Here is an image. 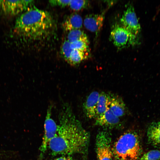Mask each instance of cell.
Instances as JSON below:
<instances>
[{"label":"cell","instance_id":"22","mask_svg":"<svg viewBox=\"0 0 160 160\" xmlns=\"http://www.w3.org/2000/svg\"><path fill=\"white\" fill-rule=\"evenodd\" d=\"M71 0H52L49 1L52 6H58L64 7L68 6Z\"/></svg>","mask_w":160,"mask_h":160},{"label":"cell","instance_id":"14","mask_svg":"<svg viewBox=\"0 0 160 160\" xmlns=\"http://www.w3.org/2000/svg\"><path fill=\"white\" fill-rule=\"evenodd\" d=\"M148 142L155 146H160V121L151 123L147 130Z\"/></svg>","mask_w":160,"mask_h":160},{"label":"cell","instance_id":"12","mask_svg":"<svg viewBox=\"0 0 160 160\" xmlns=\"http://www.w3.org/2000/svg\"><path fill=\"white\" fill-rule=\"evenodd\" d=\"M110 99L109 109L116 116L119 118L126 113L125 104L121 97L118 95L109 94Z\"/></svg>","mask_w":160,"mask_h":160},{"label":"cell","instance_id":"11","mask_svg":"<svg viewBox=\"0 0 160 160\" xmlns=\"http://www.w3.org/2000/svg\"><path fill=\"white\" fill-rule=\"evenodd\" d=\"M104 20L102 14H91L86 16L83 23L87 29L97 35L102 28Z\"/></svg>","mask_w":160,"mask_h":160},{"label":"cell","instance_id":"23","mask_svg":"<svg viewBox=\"0 0 160 160\" xmlns=\"http://www.w3.org/2000/svg\"><path fill=\"white\" fill-rule=\"evenodd\" d=\"M52 160H75L71 156H62Z\"/></svg>","mask_w":160,"mask_h":160},{"label":"cell","instance_id":"13","mask_svg":"<svg viewBox=\"0 0 160 160\" xmlns=\"http://www.w3.org/2000/svg\"><path fill=\"white\" fill-rule=\"evenodd\" d=\"M82 24V19L81 16L77 13H73L64 20L62 26L64 31L69 32L74 30L80 29Z\"/></svg>","mask_w":160,"mask_h":160},{"label":"cell","instance_id":"20","mask_svg":"<svg viewBox=\"0 0 160 160\" xmlns=\"http://www.w3.org/2000/svg\"><path fill=\"white\" fill-rule=\"evenodd\" d=\"M89 43V41H78L70 43V46L73 49L88 52Z\"/></svg>","mask_w":160,"mask_h":160},{"label":"cell","instance_id":"17","mask_svg":"<svg viewBox=\"0 0 160 160\" xmlns=\"http://www.w3.org/2000/svg\"><path fill=\"white\" fill-rule=\"evenodd\" d=\"M66 40L70 43L78 41H89L86 34L80 29L74 30L69 32Z\"/></svg>","mask_w":160,"mask_h":160},{"label":"cell","instance_id":"2","mask_svg":"<svg viewBox=\"0 0 160 160\" xmlns=\"http://www.w3.org/2000/svg\"><path fill=\"white\" fill-rule=\"evenodd\" d=\"M53 25V20L49 12L33 5L17 18L13 32L19 38L34 40L49 34Z\"/></svg>","mask_w":160,"mask_h":160},{"label":"cell","instance_id":"8","mask_svg":"<svg viewBox=\"0 0 160 160\" xmlns=\"http://www.w3.org/2000/svg\"><path fill=\"white\" fill-rule=\"evenodd\" d=\"M33 3L31 0H3L2 12L5 14L17 15L26 11Z\"/></svg>","mask_w":160,"mask_h":160},{"label":"cell","instance_id":"1","mask_svg":"<svg viewBox=\"0 0 160 160\" xmlns=\"http://www.w3.org/2000/svg\"><path fill=\"white\" fill-rule=\"evenodd\" d=\"M56 133L48 147L52 156L87 155L90 135L76 117L70 105L64 103L59 116Z\"/></svg>","mask_w":160,"mask_h":160},{"label":"cell","instance_id":"21","mask_svg":"<svg viewBox=\"0 0 160 160\" xmlns=\"http://www.w3.org/2000/svg\"><path fill=\"white\" fill-rule=\"evenodd\" d=\"M160 150H152L144 154L139 160H159Z\"/></svg>","mask_w":160,"mask_h":160},{"label":"cell","instance_id":"9","mask_svg":"<svg viewBox=\"0 0 160 160\" xmlns=\"http://www.w3.org/2000/svg\"><path fill=\"white\" fill-rule=\"evenodd\" d=\"M96 125L109 128L119 127L121 125L119 117L114 115L109 108L102 115L95 119Z\"/></svg>","mask_w":160,"mask_h":160},{"label":"cell","instance_id":"4","mask_svg":"<svg viewBox=\"0 0 160 160\" xmlns=\"http://www.w3.org/2000/svg\"><path fill=\"white\" fill-rule=\"evenodd\" d=\"M110 40L118 49L133 46L139 43L138 37L117 24L113 26L110 34Z\"/></svg>","mask_w":160,"mask_h":160},{"label":"cell","instance_id":"15","mask_svg":"<svg viewBox=\"0 0 160 160\" xmlns=\"http://www.w3.org/2000/svg\"><path fill=\"white\" fill-rule=\"evenodd\" d=\"M110 99L109 93L104 92L100 93L97 105L95 119L103 114L109 108Z\"/></svg>","mask_w":160,"mask_h":160},{"label":"cell","instance_id":"18","mask_svg":"<svg viewBox=\"0 0 160 160\" xmlns=\"http://www.w3.org/2000/svg\"><path fill=\"white\" fill-rule=\"evenodd\" d=\"M89 4V1L87 0H71L68 6L73 10L78 11L85 8Z\"/></svg>","mask_w":160,"mask_h":160},{"label":"cell","instance_id":"10","mask_svg":"<svg viewBox=\"0 0 160 160\" xmlns=\"http://www.w3.org/2000/svg\"><path fill=\"white\" fill-rule=\"evenodd\" d=\"M100 92L96 91L91 92L87 97L83 104V110L89 119H95L97 105Z\"/></svg>","mask_w":160,"mask_h":160},{"label":"cell","instance_id":"3","mask_svg":"<svg viewBox=\"0 0 160 160\" xmlns=\"http://www.w3.org/2000/svg\"><path fill=\"white\" fill-rule=\"evenodd\" d=\"M116 160H137L141 153L140 140L135 132L130 131L121 135L112 147Z\"/></svg>","mask_w":160,"mask_h":160},{"label":"cell","instance_id":"16","mask_svg":"<svg viewBox=\"0 0 160 160\" xmlns=\"http://www.w3.org/2000/svg\"><path fill=\"white\" fill-rule=\"evenodd\" d=\"M88 56V52L73 49L69 59L67 62L71 65H76L87 59Z\"/></svg>","mask_w":160,"mask_h":160},{"label":"cell","instance_id":"5","mask_svg":"<svg viewBox=\"0 0 160 160\" xmlns=\"http://www.w3.org/2000/svg\"><path fill=\"white\" fill-rule=\"evenodd\" d=\"M95 142L97 160H113L111 137L109 133L105 131L99 132Z\"/></svg>","mask_w":160,"mask_h":160},{"label":"cell","instance_id":"6","mask_svg":"<svg viewBox=\"0 0 160 160\" xmlns=\"http://www.w3.org/2000/svg\"><path fill=\"white\" fill-rule=\"evenodd\" d=\"M52 106L48 108L44 123V133L42 141L40 147V152L39 160H42L43 155L47 150L50 141L55 136L57 129V125L51 117Z\"/></svg>","mask_w":160,"mask_h":160},{"label":"cell","instance_id":"19","mask_svg":"<svg viewBox=\"0 0 160 160\" xmlns=\"http://www.w3.org/2000/svg\"><path fill=\"white\" fill-rule=\"evenodd\" d=\"M72 50L70 43L67 40L65 41L61 46V52L62 57L67 62L69 59Z\"/></svg>","mask_w":160,"mask_h":160},{"label":"cell","instance_id":"24","mask_svg":"<svg viewBox=\"0 0 160 160\" xmlns=\"http://www.w3.org/2000/svg\"><path fill=\"white\" fill-rule=\"evenodd\" d=\"M3 0H0V13H2V6Z\"/></svg>","mask_w":160,"mask_h":160},{"label":"cell","instance_id":"7","mask_svg":"<svg viewBox=\"0 0 160 160\" xmlns=\"http://www.w3.org/2000/svg\"><path fill=\"white\" fill-rule=\"evenodd\" d=\"M121 26L134 35L138 37L141 30L140 25L132 5H128L121 18Z\"/></svg>","mask_w":160,"mask_h":160}]
</instances>
